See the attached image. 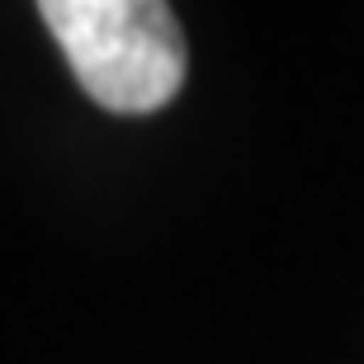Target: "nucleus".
Returning <instances> with one entry per match:
<instances>
[{
	"mask_svg": "<svg viewBox=\"0 0 364 364\" xmlns=\"http://www.w3.org/2000/svg\"><path fill=\"white\" fill-rule=\"evenodd\" d=\"M38 14L95 105L151 114L185 85V33L161 0H43Z\"/></svg>",
	"mask_w": 364,
	"mask_h": 364,
	"instance_id": "nucleus-1",
	"label": "nucleus"
}]
</instances>
